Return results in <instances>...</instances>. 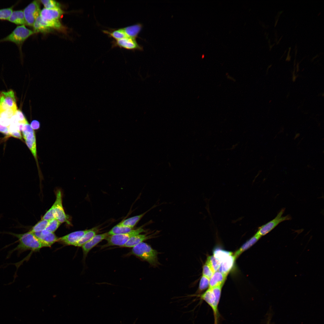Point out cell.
I'll return each instance as SVG.
<instances>
[{"label": "cell", "mask_w": 324, "mask_h": 324, "mask_svg": "<svg viewBox=\"0 0 324 324\" xmlns=\"http://www.w3.org/2000/svg\"><path fill=\"white\" fill-rule=\"evenodd\" d=\"M7 233L17 238L18 239L17 242H19L17 246L9 252L8 257L14 251H16L19 255L23 252L28 250L38 251L43 248L38 240L30 231L22 234L11 232H8Z\"/></svg>", "instance_id": "cell-1"}, {"label": "cell", "mask_w": 324, "mask_h": 324, "mask_svg": "<svg viewBox=\"0 0 324 324\" xmlns=\"http://www.w3.org/2000/svg\"><path fill=\"white\" fill-rule=\"evenodd\" d=\"M222 285L209 288L201 295V299L205 301L211 307L213 311L214 324H218L220 314L218 306L220 300Z\"/></svg>", "instance_id": "cell-2"}, {"label": "cell", "mask_w": 324, "mask_h": 324, "mask_svg": "<svg viewBox=\"0 0 324 324\" xmlns=\"http://www.w3.org/2000/svg\"><path fill=\"white\" fill-rule=\"evenodd\" d=\"M131 253L152 266H156L158 264V252L144 242L133 247Z\"/></svg>", "instance_id": "cell-3"}, {"label": "cell", "mask_w": 324, "mask_h": 324, "mask_svg": "<svg viewBox=\"0 0 324 324\" xmlns=\"http://www.w3.org/2000/svg\"><path fill=\"white\" fill-rule=\"evenodd\" d=\"M34 34L33 31L27 28L25 25L18 26L8 35L0 39V42L9 41L15 44L20 52L22 46L25 41Z\"/></svg>", "instance_id": "cell-4"}, {"label": "cell", "mask_w": 324, "mask_h": 324, "mask_svg": "<svg viewBox=\"0 0 324 324\" xmlns=\"http://www.w3.org/2000/svg\"><path fill=\"white\" fill-rule=\"evenodd\" d=\"M146 231L142 227L133 229L128 233L110 235L105 239L106 243L103 245L102 248L111 246H118L122 247L132 237Z\"/></svg>", "instance_id": "cell-5"}, {"label": "cell", "mask_w": 324, "mask_h": 324, "mask_svg": "<svg viewBox=\"0 0 324 324\" xmlns=\"http://www.w3.org/2000/svg\"><path fill=\"white\" fill-rule=\"evenodd\" d=\"M63 14V10L60 8L52 9L44 8L41 10L40 16L43 21L55 29H58L62 27L59 19Z\"/></svg>", "instance_id": "cell-6"}, {"label": "cell", "mask_w": 324, "mask_h": 324, "mask_svg": "<svg viewBox=\"0 0 324 324\" xmlns=\"http://www.w3.org/2000/svg\"><path fill=\"white\" fill-rule=\"evenodd\" d=\"M26 143L33 154L37 163L39 172L40 170L37 158L35 134L29 124L26 125L22 131Z\"/></svg>", "instance_id": "cell-7"}, {"label": "cell", "mask_w": 324, "mask_h": 324, "mask_svg": "<svg viewBox=\"0 0 324 324\" xmlns=\"http://www.w3.org/2000/svg\"><path fill=\"white\" fill-rule=\"evenodd\" d=\"M285 210L284 208L282 209L273 219L259 227L256 233L261 237L265 236L271 231L281 222L285 220H290L291 217L289 215L284 217L282 216Z\"/></svg>", "instance_id": "cell-8"}, {"label": "cell", "mask_w": 324, "mask_h": 324, "mask_svg": "<svg viewBox=\"0 0 324 324\" xmlns=\"http://www.w3.org/2000/svg\"><path fill=\"white\" fill-rule=\"evenodd\" d=\"M41 10L40 2L38 0L32 1L26 7L23 11L26 25L33 26L35 20L40 16Z\"/></svg>", "instance_id": "cell-9"}, {"label": "cell", "mask_w": 324, "mask_h": 324, "mask_svg": "<svg viewBox=\"0 0 324 324\" xmlns=\"http://www.w3.org/2000/svg\"><path fill=\"white\" fill-rule=\"evenodd\" d=\"M56 196V200L53 205L55 218L61 223L66 222L70 224L68 217L65 213L62 206V195L60 190H57Z\"/></svg>", "instance_id": "cell-10"}, {"label": "cell", "mask_w": 324, "mask_h": 324, "mask_svg": "<svg viewBox=\"0 0 324 324\" xmlns=\"http://www.w3.org/2000/svg\"><path fill=\"white\" fill-rule=\"evenodd\" d=\"M111 43L112 48L118 47L132 51L143 50V46L138 44L136 39L128 37L118 40H114Z\"/></svg>", "instance_id": "cell-11"}, {"label": "cell", "mask_w": 324, "mask_h": 324, "mask_svg": "<svg viewBox=\"0 0 324 324\" xmlns=\"http://www.w3.org/2000/svg\"><path fill=\"white\" fill-rule=\"evenodd\" d=\"M32 233L43 247H50L55 243L58 242V238L53 232L45 230Z\"/></svg>", "instance_id": "cell-12"}, {"label": "cell", "mask_w": 324, "mask_h": 324, "mask_svg": "<svg viewBox=\"0 0 324 324\" xmlns=\"http://www.w3.org/2000/svg\"><path fill=\"white\" fill-rule=\"evenodd\" d=\"M14 92L10 90L0 92V109L6 110L9 108H16Z\"/></svg>", "instance_id": "cell-13"}, {"label": "cell", "mask_w": 324, "mask_h": 324, "mask_svg": "<svg viewBox=\"0 0 324 324\" xmlns=\"http://www.w3.org/2000/svg\"><path fill=\"white\" fill-rule=\"evenodd\" d=\"M88 230L75 231L58 238V242L69 245L75 246Z\"/></svg>", "instance_id": "cell-14"}, {"label": "cell", "mask_w": 324, "mask_h": 324, "mask_svg": "<svg viewBox=\"0 0 324 324\" xmlns=\"http://www.w3.org/2000/svg\"><path fill=\"white\" fill-rule=\"evenodd\" d=\"M109 236L108 232L96 235L90 240L83 244L82 247L84 259L91 250L103 240L106 239Z\"/></svg>", "instance_id": "cell-15"}, {"label": "cell", "mask_w": 324, "mask_h": 324, "mask_svg": "<svg viewBox=\"0 0 324 324\" xmlns=\"http://www.w3.org/2000/svg\"><path fill=\"white\" fill-rule=\"evenodd\" d=\"M8 20L19 26L26 25L23 11L22 10H13Z\"/></svg>", "instance_id": "cell-16"}, {"label": "cell", "mask_w": 324, "mask_h": 324, "mask_svg": "<svg viewBox=\"0 0 324 324\" xmlns=\"http://www.w3.org/2000/svg\"><path fill=\"white\" fill-rule=\"evenodd\" d=\"M152 235L147 234H139L131 237L126 243L121 247L133 248L144 241L152 237Z\"/></svg>", "instance_id": "cell-17"}, {"label": "cell", "mask_w": 324, "mask_h": 324, "mask_svg": "<svg viewBox=\"0 0 324 324\" xmlns=\"http://www.w3.org/2000/svg\"><path fill=\"white\" fill-rule=\"evenodd\" d=\"M227 276L218 271L215 272L209 279V288L223 285Z\"/></svg>", "instance_id": "cell-18"}, {"label": "cell", "mask_w": 324, "mask_h": 324, "mask_svg": "<svg viewBox=\"0 0 324 324\" xmlns=\"http://www.w3.org/2000/svg\"><path fill=\"white\" fill-rule=\"evenodd\" d=\"M235 259L234 255H232L228 256L221 262L218 271L227 275L232 268Z\"/></svg>", "instance_id": "cell-19"}, {"label": "cell", "mask_w": 324, "mask_h": 324, "mask_svg": "<svg viewBox=\"0 0 324 324\" xmlns=\"http://www.w3.org/2000/svg\"><path fill=\"white\" fill-rule=\"evenodd\" d=\"M142 27V24L139 23L123 28L127 37L136 39L138 37V35Z\"/></svg>", "instance_id": "cell-20"}, {"label": "cell", "mask_w": 324, "mask_h": 324, "mask_svg": "<svg viewBox=\"0 0 324 324\" xmlns=\"http://www.w3.org/2000/svg\"><path fill=\"white\" fill-rule=\"evenodd\" d=\"M154 207L155 206L152 207L149 210L142 214L134 216L125 219L121 222L117 224L119 226H126L133 228L134 227L136 224L145 215V214L152 208H154Z\"/></svg>", "instance_id": "cell-21"}, {"label": "cell", "mask_w": 324, "mask_h": 324, "mask_svg": "<svg viewBox=\"0 0 324 324\" xmlns=\"http://www.w3.org/2000/svg\"><path fill=\"white\" fill-rule=\"evenodd\" d=\"M261 237L256 233L244 243L235 253L234 256L236 259L242 252L249 248L255 244Z\"/></svg>", "instance_id": "cell-22"}, {"label": "cell", "mask_w": 324, "mask_h": 324, "mask_svg": "<svg viewBox=\"0 0 324 324\" xmlns=\"http://www.w3.org/2000/svg\"><path fill=\"white\" fill-rule=\"evenodd\" d=\"M102 32L108 37L113 38L114 40H118L127 37L123 28L103 30Z\"/></svg>", "instance_id": "cell-23"}, {"label": "cell", "mask_w": 324, "mask_h": 324, "mask_svg": "<svg viewBox=\"0 0 324 324\" xmlns=\"http://www.w3.org/2000/svg\"><path fill=\"white\" fill-rule=\"evenodd\" d=\"M33 27L34 29L33 32L34 33L39 32H48L52 30L45 22L42 20L40 16L36 19Z\"/></svg>", "instance_id": "cell-24"}, {"label": "cell", "mask_w": 324, "mask_h": 324, "mask_svg": "<svg viewBox=\"0 0 324 324\" xmlns=\"http://www.w3.org/2000/svg\"><path fill=\"white\" fill-rule=\"evenodd\" d=\"M97 230L94 228L89 230L85 234L81 239L76 243L75 246L82 247L85 244L90 240L96 235Z\"/></svg>", "instance_id": "cell-25"}, {"label": "cell", "mask_w": 324, "mask_h": 324, "mask_svg": "<svg viewBox=\"0 0 324 324\" xmlns=\"http://www.w3.org/2000/svg\"><path fill=\"white\" fill-rule=\"evenodd\" d=\"M213 256L221 263L229 256L232 255V253L225 250L216 248L213 251Z\"/></svg>", "instance_id": "cell-26"}, {"label": "cell", "mask_w": 324, "mask_h": 324, "mask_svg": "<svg viewBox=\"0 0 324 324\" xmlns=\"http://www.w3.org/2000/svg\"><path fill=\"white\" fill-rule=\"evenodd\" d=\"M133 228L119 226L117 224L113 227L108 232L109 236L125 233L130 232Z\"/></svg>", "instance_id": "cell-27"}, {"label": "cell", "mask_w": 324, "mask_h": 324, "mask_svg": "<svg viewBox=\"0 0 324 324\" xmlns=\"http://www.w3.org/2000/svg\"><path fill=\"white\" fill-rule=\"evenodd\" d=\"M209 266L214 273L218 271L221 262L213 255L208 256L206 262Z\"/></svg>", "instance_id": "cell-28"}, {"label": "cell", "mask_w": 324, "mask_h": 324, "mask_svg": "<svg viewBox=\"0 0 324 324\" xmlns=\"http://www.w3.org/2000/svg\"><path fill=\"white\" fill-rule=\"evenodd\" d=\"M49 220L41 219L34 225L30 231L32 233L40 232L45 230Z\"/></svg>", "instance_id": "cell-29"}, {"label": "cell", "mask_w": 324, "mask_h": 324, "mask_svg": "<svg viewBox=\"0 0 324 324\" xmlns=\"http://www.w3.org/2000/svg\"><path fill=\"white\" fill-rule=\"evenodd\" d=\"M14 5H13L9 8L0 9V20H8L13 11Z\"/></svg>", "instance_id": "cell-30"}, {"label": "cell", "mask_w": 324, "mask_h": 324, "mask_svg": "<svg viewBox=\"0 0 324 324\" xmlns=\"http://www.w3.org/2000/svg\"><path fill=\"white\" fill-rule=\"evenodd\" d=\"M16 110L17 107L9 108L5 110L0 109V117L10 119Z\"/></svg>", "instance_id": "cell-31"}, {"label": "cell", "mask_w": 324, "mask_h": 324, "mask_svg": "<svg viewBox=\"0 0 324 324\" xmlns=\"http://www.w3.org/2000/svg\"><path fill=\"white\" fill-rule=\"evenodd\" d=\"M61 224L55 218L49 220L45 230L54 232L58 228Z\"/></svg>", "instance_id": "cell-32"}, {"label": "cell", "mask_w": 324, "mask_h": 324, "mask_svg": "<svg viewBox=\"0 0 324 324\" xmlns=\"http://www.w3.org/2000/svg\"><path fill=\"white\" fill-rule=\"evenodd\" d=\"M40 1L44 5L45 8L52 9L60 8V4L55 0H41Z\"/></svg>", "instance_id": "cell-33"}, {"label": "cell", "mask_w": 324, "mask_h": 324, "mask_svg": "<svg viewBox=\"0 0 324 324\" xmlns=\"http://www.w3.org/2000/svg\"><path fill=\"white\" fill-rule=\"evenodd\" d=\"M209 279L202 275L200 279L197 292L200 293L205 290L209 286Z\"/></svg>", "instance_id": "cell-34"}, {"label": "cell", "mask_w": 324, "mask_h": 324, "mask_svg": "<svg viewBox=\"0 0 324 324\" xmlns=\"http://www.w3.org/2000/svg\"><path fill=\"white\" fill-rule=\"evenodd\" d=\"M214 273L210 267L206 262L203 267L202 275L210 279Z\"/></svg>", "instance_id": "cell-35"}, {"label": "cell", "mask_w": 324, "mask_h": 324, "mask_svg": "<svg viewBox=\"0 0 324 324\" xmlns=\"http://www.w3.org/2000/svg\"><path fill=\"white\" fill-rule=\"evenodd\" d=\"M15 115L19 123L25 124L28 123L23 113L20 110H17Z\"/></svg>", "instance_id": "cell-36"}, {"label": "cell", "mask_w": 324, "mask_h": 324, "mask_svg": "<svg viewBox=\"0 0 324 324\" xmlns=\"http://www.w3.org/2000/svg\"><path fill=\"white\" fill-rule=\"evenodd\" d=\"M55 218L54 207L52 205L51 208L44 215L42 219L49 220Z\"/></svg>", "instance_id": "cell-37"}, {"label": "cell", "mask_w": 324, "mask_h": 324, "mask_svg": "<svg viewBox=\"0 0 324 324\" xmlns=\"http://www.w3.org/2000/svg\"><path fill=\"white\" fill-rule=\"evenodd\" d=\"M11 123L10 118H6L0 117V124L8 128Z\"/></svg>", "instance_id": "cell-38"}, {"label": "cell", "mask_w": 324, "mask_h": 324, "mask_svg": "<svg viewBox=\"0 0 324 324\" xmlns=\"http://www.w3.org/2000/svg\"><path fill=\"white\" fill-rule=\"evenodd\" d=\"M30 126L33 130H37L40 128V123L37 120H33L30 124Z\"/></svg>", "instance_id": "cell-39"}, {"label": "cell", "mask_w": 324, "mask_h": 324, "mask_svg": "<svg viewBox=\"0 0 324 324\" xmlns=\"http://www.w3.org/2000/svg\"><path fill=\"white\" fill-rule=\"evenodd\" d=\"M0 132L5 135L7 137H10L8 128L0 124Z\"/></svg>", "instance_id": "cell-40"}]
</instances>
